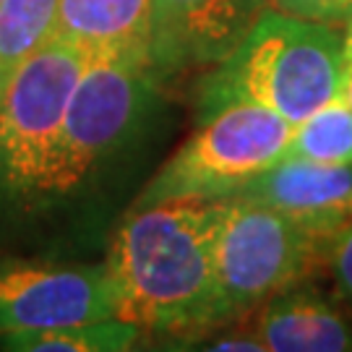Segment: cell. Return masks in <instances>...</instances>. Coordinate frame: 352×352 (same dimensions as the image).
<instances>
[{
	"mask_svg": "<svg viewBox=\"0 0 352 352\" xmlns=\"http://www.w3.org/2000/svg\"><path fill=\"white\" fill-rule=\"evenodd\" d=\"M144 329L126 318H89L0 337V350L11 352H126L139 347Z\"/></svg>",
	"mask_w": 352,
	"mask_h": 352,
	"instance_id": "12",
	"label": "cell"
},
{
	"mask_svg": "<svg viewBox=\"0 0 352 352\" xmlns=\"http://www.w3.org/2000/svg\"><path fill=\"white\" fill-rule=\"evenodd\" d=\"M118 316L104 261L0 256V337Z\"/></svg>",
	"mask_w": 352,
	"mask_h": 352,
	"instance_id": "7",
	"label": "cell"
},
{
	"mask_svg": "<svg viewBox=\"0 0 352 352\" xmlns=\"http://www.w3.org/2000/svg\"><path fill=\"white\" fill-rule=\"evenodd\" d=\"M160 115V78L149 65L91 60L65 107L26 238L97 222L136 173Z\"/></svg>",
	"mask_w": 352,
	"mask_h": 352,
	"instance_id": "1",
	"label": "cell"
},
{
	"mask_svg": "<svg viewBox=\"0 0 352 352\" xmlns=\"http://www.w3.org/2000/svg\"><path fill=\"white\" fill-rule=\"evenodd\" d=\"M287 160H308L318 164L352 162V110L340 100L318 107L295 123L285 154Z\"/></svg>",
	"mask_w": 352,
	"mask_h": 352,
	"instance_id": "13",
	"label": "cell"
},
{
	"mask_svg": "<svg viewBox=\"0 0 352 352\" xmlns=\"http://www.w3.org/2000/svg\"><path fill=\"white\" fill-rule=\"evenodd\" d=\"M253 331L272 352H352V321L305 282L269 298Z\"/></svg>",
	"mask_w": 352,
	"mask_h": 352,
	"instance_id": "11",
	"label": "cell"
},
{
	"mask_svg": "<svg viewBox=\"0 0 352 352\" xmlns=\"http://www.w3.org/2000/svg\"><path fill=\"white\" fill-rule=\"evenodd\" d=\"M269 0H151L146 65L160 81L222 63L238 50Z\"/></svg>",
	"mask_w": 352,
	"mask_h": 352,
	"instance_id": "8",
	"label": "cell"
},
{
	"mask_svg": "<svg viewBox=\"0 0 352 352\" xmlns=\"http://www.w3.org/2000/svg\"><path fill=\"white\" fill-rule=\"evenodd\" d=\"M331 243L316 238L285 214L230 196L217 248L214 329L256 314L269 298L308 282L329 264Z\"/></svg>",
	"mask_w": 352,
	"mask_h": 352,
	"instance_id": "6",
	"label": "cell"
},
{
	"mask_svg": "<svg viewBox=\"0 0 352 352\" xmlns=\"http://www.w3.org/2000/svg\"><path fill=\"white\" fill-rule=\"evenodd\" d=\"M235 196L269 206L316 238L334 243L352 227V162L318 164L282 157Z\"/></svg>",
	"mask_w": 352,
	"mask_h": 352,
	"instance_id": "9",
	"label": "cell"
},
{
	"mask_svg": "<svg viewBox=\"0 0 352 352\" xmlns=\"http://www.w3.org/2000/svg\"><path fill=\"white\" fill-rule=\"evenodd\" d=\"M342 26H344V32H342V47H344V60H352V16Z\"/></svg>",
	"mask_w": 352,
	"mask_h": 352,
	"instance_id": "18",
	"label": "cell"
},
{
	"mask_svg": "<svg viewBox=\"0 0 352 352\" xmlns=\"http://www.w3.org/2000/svg\"><path fill=\"white\" fill-rule=\"evenodd\" d=\"M89 63L87 52L50 37L13 71L0 102V243L29 232L52 144Z\"/></svg>",
	"mask_w": 352,
	"mask_h": 352,
	"instance_id": "4",
	"label": "cell"
},
{
	"mask_svg": "<svg viewBox=\"0 0 352 352\" xmlns=\"http://www.w3.org/2000/svg\"><path fill=\"white\" fill-rule=\"evenodd\" d=\"M11 71L3 65V60H0V102H3V97H6V91H8V84H11Z\"/></svg>",
	"mask_w": 352,
	"mask_h": 352,
	"instance_id": "19",
	"label": "cell"
},
{
	"mask_svg": "<svg viewBox=\"0 0 352 352\" xmlns=\"http://www.w3.org/2000/svg\"><path fill=\"white\" fill-rule=\"evenodd\" d=\"M227 212L230 196L180 199L123 214L104 256L118 318L175 344L212 331L217 248Z\"/></svg>",
	"mask_w": 352,
	"mask_h": 352,
	"instance_id": "2",
	"label": "cell"
},
{
	"mask_svg": "<svg viewBox=\"0 0 352 352\" xmlns=\"http://www.w3.org/2000/svg\"><path fill=\"white\" fill-rule=\"evenodd\" d=\"M151 0H60L52 37L87 52L91 60L149 58Z\"/></svg>",
	"mask_w": 352,
	"mask_h": 352,
	"instance_id": "10",
	"label": "cell"
},
{
	"mask_svg": "<svg viewBox=\"0 0 352 352\" xmlns=\"http://www.w3.org/2000/svg\"><path fill=\"white\" fill-rule=\"evenodd\" d=\"M327 269L334 277V285H337L342 300L352 308V227L334 238L331 248H329Z\"/></svg>",
	"mask_w": 352,
	"mask_h": 352,
	"instance_id": "16",
	"label": "cell"
},
{
	"mask_svg": "<svg viewBox=\"0 0 352 352\" xmlns=\"http://www.w3.org/2000/svg\"><path fill=\"white\" fill-rule=\"evenodd\" d=\"M342 32L269 11L196 87L199 120L227 104H258L292 126L337 100L344 71Z\"/></svg>",
	"mask_w": 352,
	"mask_h": 352,
	"instance_id": "3",
	"label": "cell"
},
{
	"mask_svg": "<svg viewBox=\"0 0 352 352\" xmlns=\"http://www.w3.org/2000/svg\"><path fill=\"white\" fill-rule=\"evenodd\" d=\"M60 0H0V60L16 71L52 37Z\"/></svg>",
	"mask_w": 352,
	"mask_h": 352,
	"instance_id": "14",
	"label": "cell"
},
{
	"mask_svg": "<svg viewBox=\"0 0 352 352\" xmlns=\"http://www.w3.org/2000/svg\"><path fill=\"white\" fill-rule=\"evenodd\" d=\"M337 100L344 102L347 107L352 110V60L344 63V71H342V81H340V94Z\"/></svg>",
	"mask_w": 352,
	"mask_h": 352,
	"instance_id": "17",
	"label": "cell"
},
{
	"mask_svg": "<svg viewBox=\"0 0 352 352\" xmlns=\"http://www.w3.org/2000/svg\"><path fill=\"white\" fill-rule=\"evenodd\" d=\"M188 141L139 188L128 212L180 199H227L282 160L292 123L258 104L235 102L199 120Z\"/></svg>",
	"mask_w": 352,
	"mask_h": 352,
	"instance_id": "5",
	"label": "cell"
},
{
	"mask_svg": "<svg viewBox=\"0 0 352 352\" xmlns=\"http://www.w3.org/2000/svg\"><path fill=\"white\" fill-rule=\"evenodd\" d=\"M269 8L305 21L342 26L352 16V0H269Z\"/></svg>",
	"mask_w": 352,
	"mask_h": 352,
	"instance_id": "15",
	"label": "cell"
}]
</instances>
